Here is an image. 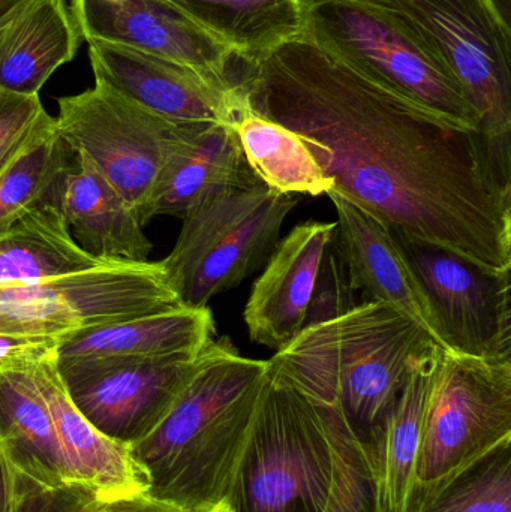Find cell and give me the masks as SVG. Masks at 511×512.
I'll use <instances>...</instances> for the list:
<instances>
[{"label": "cell", "mask_w": 511, "mask_h": 512, "mask_svg": "<svg viewBox=\"0 0 511 512\" xmlns=\"http://www.w3.org/2000/svg\"><path fill=\"white\" fill-rule=\"evenodd\" d=\"M234 86L252 110L300 135L332 191L390 231L511 271V188L480 132L378 86L303 33L237 60Z\"/></svg>", "instance_id": "obj_1"}, {"label": "cell", "mask_w": 511, "mask_h": 512, "mask_svg": "<svg viewBox=\"0 0 511 512\" xmlns=\"http://www.w3.org/2000/svg\"><path fill=\"white\" fill-rule=\"evenodd\" d=\"M269 361L212 340L161 423L129 445L147 496L182 512H215L227 496L254 420Z\"/></svg>", "instance_id": "obj_2"}, {"label": "cell", "mask_w": 511, "mask_h": 512, "mask_svg": "<svg viewBox=\"0 0 511 512\" xmlns=\"http://www.w3.org/2000/svg\"><path fill=\"white\" fill-rule=\"evenodd\" d=\"M431 342L395 307L365 301L303 328L269 361L315 406L341 412L365 442L401 393L411 360Z\"/></svg>", "instance_id": "obj_3"}, {"label": "cell", "mask_w": 511, "mask_h": 512, "mask_svg": "<svg viewBox=\"0 0 511 512\" xmlns=\"http://www.w3.org/2000/svg\"><path fill=\"white\" fill-rule=\"evenodd\" d=\"M332 478L323 415L269 361L245 448L216 512H326Z\"/></svg>", "instance_id": "obj_4"}, {"label": "cell", "mask_w": 511, "mask_h": 512, "mask_svg": "<svg viewBox=\"0 0 511 512\" xmlns=\"http://www.w3.org/2000/svg\"><path fill=\"white\" fill-rule=\"evenodd\" d=\"M410 27L464 90L511 188V26L489 0H360Z\"/></svg>", "instance_id": "obj_5"}, {"label": "cell", "mask_w": 511, "mask_h": 512, "mask_svg": "<svg viewBox=\"0 0 511 512\" xmlns=\"http://www.w3.org/2000/svg\"><path fill=\"white\" fill-rule=\"evenodd\" d=\"M303 35L378 86L480 132L476 108L455 78L402 21L360 0H303Z\"/></svg>", "instance_id": "obj_6"}, {"label": "cell", "mask_w": 511, "mask_h": 512, "mask_svg": "<svg viewBox=\"0 0 511 512\" xmlns=\"http://www.w3.org/2000/svg\"><path fill=\"white\" fill-rule=\"evenodd\" d=\"M299 201L258 177L201 201L185 218L171 254L161 261L183 306L207 307L264 267L282 225Z\"/></svg>", "instance_id": "obj_7"}, {"label": "cell", "mask_w": 511, "mask_h": 512, "mask_svg": "<svg viewBox=\"0 0 511 512\" xmlns=\"http://www.w3.org/2000/svg\"><path fill=\"white\" fill-rule=\"evenodd\" d=\"M511 444V361L444 352L426 414L411 512Z\"/></svg>", "instance_id": "obj_8"}, {"label": "cell", "mask_w": 511, "mask_h": 512, "mask_svg": "<svg viewBox=\"0 0 511 512\" xmlns=\"http://www.w3.org/2000/svg\"><path fill=\"white\" fill-rule=\"evenodd\" d=\"M161 262H108L42 282L0 288V334L63 337L182 307Z\"/></svg>", "instance_id": "obj_9"}, {"label": "cell", "mask_w": 511, "mask_h": 512, "mask_svg": "<svg viewBox=\"0 0 511 512\" xmlns=\"http://www.w3.org/2000/svg\"><path fill=\"white\" fill-rule=\"evenodd\" d=\"M57 132L74 155L92 165L144 221L159 174L186 125L95 83L57 101Z\"/></svg>", "instance_id": "obj_10"}, {"label": "cell", "mask_w": 511, "mask_h": 512, "mask_svg": "<svg viewBox=\"0 0 511 512\" xmlns=\"http://www.w3.org/2000/svg\"><path fill=\"white\" fill-rule=\"evenodd\" d=\"M440 327L447 354L511 361L510 271L492 273L393 233Z\"/></svg>", "instance_id": "obj_11"}, {"label": "cell", "mask_w": 511, "mask_h": 512, "mask_svg": "<svg viewBox=\"0 0 511 512\" xmlns=\"http://www.w3.org/2000/svg\"><path fill=\"white\" fill-rule=\"evenodd\" d=\"M200 354L56 363L78 411L102 435L132 445L149 435L168 414L197 367Z\"/></svg>", "instance_id": "obj_12"}, {"label": "cell", "mask_w": 511, "mask_h": 512, "mask_svg": "<svg viewBox=\"0 0 511 512\" xmlns=\"http://www.w3.org/2000/svg\"><path fill=\"white\" fill-rule=\"evenodd\" d=\"M69 8L86 41L128 45L234 86L236 54L165 0H71Z\"/></svg>", "instance_id": "obj_13"}, {"label": "cell", "mask_w": 511, "mask_h": 512, "mask_svg": "<svg viewBox=\"0 0 511 512\" xmlns=\"http://www.w3.org/2000/svg\"><path fill=\"white\" fill-rule=\"evenodd\" d=\"M86 42L95 83L177 125H227L236 86H222L186 66L128 45L98 38Z\"/></svg>", "instance_id": "obj_14"}, {"label": "cell", "mask_w": 511, "mask_h": 512, "mask_svg": "<svg viewBox=\"0 0 511 512\" xmlns=\"http://www.w3.org/2000/svg\"><path fill=\"white\" fill-rule=\"evenodd\" d=\"M335 231L336 222L309 221L279 240L243 313L252 342L279 351L305 328L321 258Z\"/></svg>", "instance_id": "obj_15"}, {"label": "cell", "mask_w": 511, "mask_h": 512, "mask_svg": "<svg viewBox=\"0 0 511 512\" xmlns=\"http://www.w3.org/2000/svg\"><path fill=\"white\" fill-rule=\"evenodd\" d=\"M338 215L336 239L350 271L351 282L363 301L395 307L413 319L444 352L440 327L428 298L399 249L392 231L338 192L326 194Z\"/></svg>", "instance_id": "obj_16"}, {"label": "cell", "mask_w": 511, "mask_h": 512, "mask_svg": "<svg viewBox=\"0 0 511 512\" xmlns=\"http://www.w3.org/2000/svg\"><path fill=\"white\" fill-rule=\"evenodd\" d=\"M443 349L434 342L411 360L401 393L365 441L383 512H411L426 414Z\"/></svg>", "instance_id": "obj_17"}, {"label": "cell", "mask_w": 511, "mask_h": 512, "mask_svg": "<svg viewBox=\"0 0 511 512\" xmlns=\"http://www.w3.org/2000/svg\"><path fill=\"white\" fill-rule=\"evenodd\" d=\"M0 463L17 496L83 484L27 372H0Z\"/></svg>", "instance_id": "obj_18"}, {"label": "cell", "mask_w": 511, "mask_h": 512, "mask_svg": "<svg viewBox=\"0 0 511 512\" xmlns=\"http://www.w3.org/2000/svg\"><path fill=\"white\" fill-rule=\"evenodd\" d=\"M56 358L29 370L30 381L47 406L57 439L80 483L111 502L147 495L149 480L129 445L102 435L72 402L57 370Z\"/></svg>", "instance_id": "obj_19"}, {"label": "cell", "mask_w": 511, "mask_h": 512, "mask_svg": "<svg viewBox=\"0 0 511 512\" xmlns=\"http://www.w3.org/2000/svg\"><path fill=\"white\" fill-rule=\"evenodd\" d=\"M255 177L230 126L186 125L159 174L144 221L162 215L183 219L215 192Z\"/></svg>", "instance_id": "obj_20"}, {"label": "cell", "mask_w": 511, "mask_h": 512, "mask_svg": "<svg viewBox=\"0 0 511 512\" xmlns=\"http://www.w3.org/2000/svg\"><path fill=\"white\" fill-rule=\"evenodd\" d=\"M81 38L66 0H20L0 15V92L39 95Z\"/></svg>", "instance_id": "obj_21"}, {"label": "cell", "mask_w": 511, "mask_h": 512, "mask_svg": "<svg viewBox=\"0 0 511 512\" xmlns=\"http://www.w3.org/2000/svg\"><path fill=\"white\" fill-rule=\"evenodd\" d=\"M59 207L72 237L90 255L110 262H149L153 245L140 213L80 156L63 174Z\"/></svg>", "instance_id": "obj_22"}, {"label": "cell", "mask_w": 511, "mask_h": 512, "mask_svg": "<svg viewBox=\"0 0 511 512\" xmlns=\"http://www.w3.org/2000/svg\"><path fill=\"white\" fill-rule=\"evenodd\" d=\"M213 334L215 319L209 306H182L66 334L60 337L57 360L197 357Z\"/></svg>", "instance_id": "obj_23"}, {"label": "cell", "mask_w": 511, "mask_h": 512, "mask_svg": "<svg viewBox=\"0 0 511 512\" xmlns=\"http://www.w3.org/2000/svg\"><path fill=\"white\" fill-rule=\"evenodd\" d=\"M227 125L239 141L246 164L267 188L279 194L311 197L332 191L333 180L300 135L252 110L237 86Z\"/></svg>", "instance_id": "obj_24"}, {"label": "cell", "mask_w": 511, "mask_h": 512, "mask_svg": "<svg viewBox=\"0 0 511 512\" xmlns=\"http://www.w3.org/2000/svg\"><path fill=\"white\" fill-rule=\"evenodd\" d=\"M108 262L75 242L59 201L42 204L0 236V288L71 276Z\"/></svg>", "instance_id": "obj_25"}, {"label": "cell", "mask_w": 511, "mask_h": 512, "mask_svg": "<svg viewBox=\"0 0 511 512\" xmlns=\"http://www.w3.org/2000/svg\"><path fill=\"white\" fill-rule=\"evenodd\" d=\"M239 59L254 62L305 30L303 0H165Z\"/></svg>", "instance_id": "obj_26"}, {"label": "cell", "mask_w": 511, "mask_h": 512, "mask_svg": "<svg viewBox=\"0 0 511 512\" xmlns=\"http://www.w3.org/2000/svg\"><path fill=\"white\" fill-rule=\"evenodd\" d=\"M74 156L57 132L56 119L45 114L0 171V236L42 204L59 201L60 182Z\"/></svg>", "instance_id": "obj_27"}, {"label": "cell", "mask_w": 511, "mask_h": 512, "mask_svg": "<svg viewBox=\"0 0 511 512\" xmlns=\"http://www.w3.org/2000/svg\"><path fill=\"white\" fill-rule=\"evenodd\" d=\"M318 411L326 423L333 454L332 490L326 512H383L365 442L341 412L326 408Z\"/></svg>", "instance_id": "obj_28"}, {"label": "cell", "mask_w": 511, "mask_h": 512, "mask_svg": "<svg viewBox=\"0 0 511 512\" xmlns=\"http://www.w3.org/2000/svg\"><path fill=\"white\" fill-rule=\"evenodd\" d=\"M419 512H511V444L462 474Z\"/></svg>", "instance_id": "obj_29"}, {"label": "cell", "mask_w": 511, "mask_h": 512, "mask_svg": "<svg viewBox=\"0 0 511 512\" xmlns=\"http://www.w3.org/2000/svg\"><path fill=\"white\" fill-rule=\"evenodd\" d=\"M357 294L359 292L351 282L350 271L339 248L335 231L321 258L317 282H315L308 315H306L305 328L350 312L353 307L360 304L356 300Z\"/></svg>", "instance_id": "obj_30"}, {"label": "cell", "mask_w": 511, "mask_h": 512, "mask_svg": "<svg viewBox=\"0 0 511 512\" xmlns=\"http://www.w3.org/2000/svg\"><path fill=\"white\" fill-rule=\"evenodd\" d=\"M45 114L39 95L0 92V171L14 158Z\"/></svg>", "instance_id": "obj_31"}, {"label": "cell", "mask_w": 511, "mask_h": 512, "mask_svg": "<svg viewBox=\"0 0 511 512\" xmlns=\"http://www.w3.org/2000/svg\"><path fill=\"white\" fill-rule=\"evenodd\" d=\"M105 501L86 484L24 495L9 512H96Z\"/></svg>", "instance_id": "obj_32"}, {"label": "cell", "mask_w": 511, "mask_h": 512, "mask_svg": "<svg viewBox=\"0 0 511 512\" xmlns=\"http://www.w3.org/2000/svg\"><path fill=\"white\" fill-rule=\"evenodd\" d=\"M59 337L0 334V372H29L57 357Z\"/></svg>", "instance_id": "obj_33"}, {"label": "cell", "mask_w": 511, "mask_h": 512, "mask_svg": "<svg viewBox=\"0 0 511 512\" xmlns=\"http://www.w3.org/2000/svg\"><path fill=\"white\" fill-rule=\"evenodd\" d=\"M96 512H182L147 495L105 502Z\"/></svg>", "instance_id": "obj_34"}, {"label": "cell", "mask_w": 511, "mask_h": 512, "mask_svg": "<svg viewBox=\"0 0 511 512\" xmlns=\"http://www.w3.org/2000/svg\"><path fill=\"white\" fill-rule=\"evenodd\" d=\"M23 496L15 495L11 484H9L8 477H6L5 469H3V465L0 463V512H9Z\"/></svg>", "instance_id": "obj_35"}, {"label": "cell", "mask_w": 511, "mask_h": 512, "mask_svg": "<svg viewBox=\"0 0 511 512\" xmlns=\"http://www.w3.org/2000/svg\"><path fill=\"white\" fill-rule=\"evenodd\" d=\"M494 6L495 11L500 14V17L506 21L507 24H510L511 20V0H489Z\"/></svg>", "instance_id": "obj_36"}, {"label": "cell", "mask_w": 511, "mask_h": 512, "mask_svg": "<svg viewBox=\"0 0 511 512\" xmlns=\"http://www.w3.org/2000/svg\"><path fill=\"white\" fill-rule=\"evenodd\" d=\"M17 2H20V0H0V15L5 14Z\"/></svg>", "instance_id": "obj_37"}, {"label": "cell", "mask_w": 511, "mask_h": 512, "mask_svg": "<svg viewBox=\"0 0 511 512\" xmlns=\"http://www.w3.org/2000/svg\"><path fill=\"white\" fill-rule=\"evenodd\" d=\"M108 2H116V0H108Z\"/></svg>", "instance_id": "obj_38"}, {"label": "cell", "mask_w": 511, "mask_h": 512, "mask_svg": "<svg viewBox=\"0 0 511 512\" xmlns=\"http://www.w3.org/2000/svg\"><path fill=\"white\" fill-rule=\"evenodd\" d=\"M216 512V511H215Z\"/></svg>", "instance_id": "obj_39"}]
</instances>
